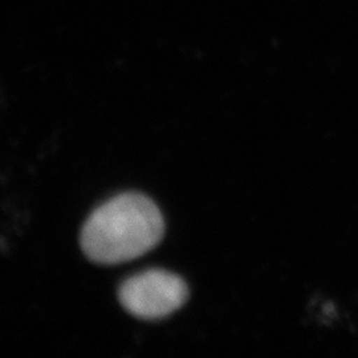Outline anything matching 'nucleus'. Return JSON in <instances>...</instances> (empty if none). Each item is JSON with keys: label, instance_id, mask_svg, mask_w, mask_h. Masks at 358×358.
Wrapping results in <instances>:
<instances>
[{"label": "nucleus", "instance_id": "obj_1", "mask_svg": "<svg viewBox=\"0 0 358 358\" xmlns=\"http://www.w3.org/2000/svg\"><path fill=\"white\" fill-rule=\"evenodd\" d=\"M164 232V217L153 201L138 192H125L90 214L80 244L93 263L113 266L152 251Z\"/></svg>", "mask_w": 358, "mask_h": 358}, {"label": "nucleus", "instance_id": "obj_2", "mask_svg": "<svg viewBox=\"0 0 358 358\" xmlns=\"http://www.w3.org/2000/svg\"><path fill=\"white\" fill-rule=\"evenodd\" d=\"M189 288L183 279L164 269H148L127 279L118 300L131 316L141 320L165 319L183 307Z\"/></svg>", "mask_w": 358, "mask_h": 358}]
</instances>
